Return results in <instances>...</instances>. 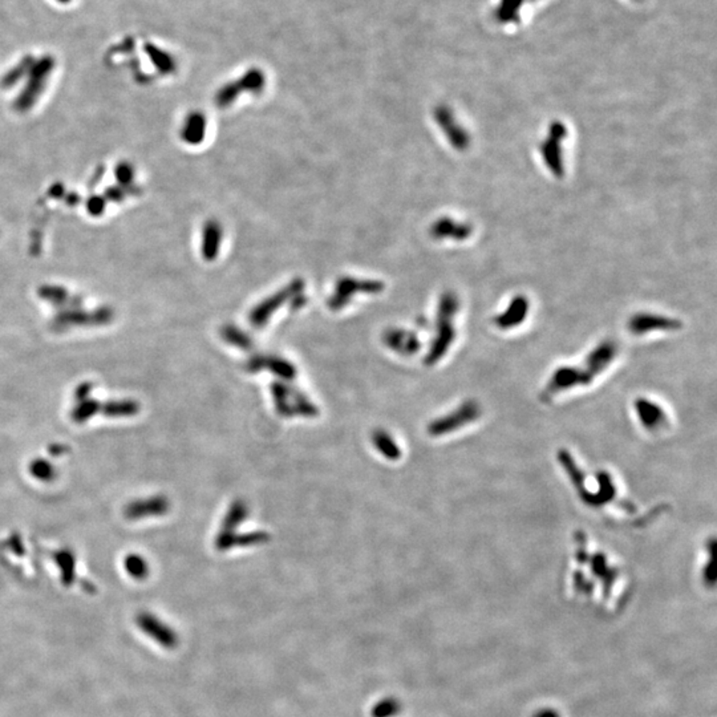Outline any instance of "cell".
Here are the masks:
<instances>
[{
    "label": "cell",
    "instance_id": "cell-1",
    "mask_svg": "<svg viewBox=\"0 0 717 717\" xmlns=\"http://www.w3.org/2000/svg\"><path fill=\"white\" fill-rule=\"evenodd\" d=\"M135 624L141 630L143 634L149 636L152 640L156 642L157 645H161L167 650L177 648L178 643H179V636L177 633L155 613H148V611L137 613Z\"/></svg>",
    "mask_w": 717,
    "mask_h": 717
},
{
    "label": "cell",
    "instance_id": "cell-2",
    "mask_svg": "<svg viewBox=\"0 0 717 717\" xmlns=\"http://www.w3.org/2000/svg\"><path fill=\"white\" fill-rule=\"evenodd\" d=\"M272 395L275 400V406L278 412L284 416L292 415H304L313 416L316 415V408L311 404L301 394H295L294 391L286 389L284 385L274 384Z\"/></svg>",
    "mask_w": 717,
    "mask_h": 717
},
{
    "label": "cell",
    "instance_id": "cell-3",
    "mask_svg": "<svg viewBox=\"0 0 717 717\" xmlns=\"http://www.w3.org/2000/svg\"><path fill=\"white\" fill-rule=\"evenodd\" d=\"M170 509V502L165 496H152L148 499L130 501L124 508V517L128 521H141L161 517Z\"/></svg>",
    "mask_w": 717,
    "mask_h": 717
},
{
    "label": "cell",
    "instance_id": "cell-4",
    "mask_svg": "<svg viewBox=\"0 0 717 717\" xmlns=\"http://www.w3.org/2000/svg\"><path fill=\"white\" fill-rule=\"evenodd\" d=\"M479 415V408L474 401H468L464 406L457 408V411L449 413L443 418H438L429 426V433L433 436H443L449 432H453L460 426H467L472 423Z\"/></svg>",
    "mask_w": 717,
    "mask_h": 717
},
{
    "label": "cell",
    "instance_id": "cell-5",
    "mask_svg": "<svg viewBox=\"0 0 717 717\" xmlns=\"http://www.w3.org/2000/svg\"><path fill=\"white\" fill-rule=\"evenodd\" d=\"M593 380L594 377L587 371V368L586 369L572 368V367L561 368V369H557L551 376L550 382L546 387V392L560 394V392L572 389L574 387L590 384Z\"/></svg>",
    "mask_w": 717,
    "mask_h": 717
},
{
    "label": "cell",
    "instance_id": "cell-6",
    "mask_svg": "<svg viewBox=\"0 0 717 717\" xmlns=\"http://www.w3.org/2000/svg\"><path fill=\"white\" fill-rule=\"evenodd\" d=\"M635 408H636V415H638L640 424L650 432H654V430L663 428L667 423V416H665L663 408L657 406L654 401H650L647 399H640L636 401Z\"/></svg>",
    "mask_w": 717,
    "mask_h": 717
},
{
    "label": "cell",
    "instance_id": "cell-7",
    "mask_svg": "<svg viewBox=\"0 0 717 717\" xmlns=\"http://www.w3.org/2000/svg\"><path fill=\"white\" fill-rule=\"evenodd\" d=\"M141 406L140 403L133 399H121V400H111L100 403V411L99 415H104L105 417H113V418H123V417L135 416L140 412Z\"/></svg>",
    "mask_w": 717,
    "mask_h": 717
},
{
    "label": "cell",
    "instance_id": "cell-8",
    "mask_svg": "<svg viewBox=\"0 0 717 717\" xmlns=\"http://www.w3.org/2000/svg\"><path fill=\"white\" fill-rule=\"evenodd\" d=\"M53 561L60 570V579L64 586H71L76 578V557L68 549L57 550L53 554Z\"/></svg>",
    "mask_w": 717,
    "mask_h": 717
},
{
    "label": "cell",
    "instance_id": "cell-9",
    "mask_svg": "<svg viewBox=\"0 0 717 717\" xmlns=\"http://www.w3.org/2000/svg\"><path fill=\"white\" fill-rule=\"evenodd\" d=\"M265 365H269L267 368L270 371H272L274 374H279V376L284 377V379H294V376H295L294 365L289 363L287 360L278 359V357H271V359H267V360H263L260 357L254 359V360H251L249 363V371H251V372L260 371Z\"/></svg>",
    "mask_w": 717,
    "mask_h": 717
},
{
    "label": "cell",
    "instance_id": "cell-10",
    "mask_svg": "<svg viewBox=\"0 0 717 717\" xmlns=\"http://www.w3.org/2000/svg\"><path fill=\"white\" fill-rule=\"evenodd\" d=\"M100 411V401H97L92 396L74 401V406L71 409L70 416L72 418L73 423L76 424H84L89 421L92 417L99 415Z\"/></svg>",
    "mask_w": 717,
    "mask_h": 717
},
{
    "label": "cell",
    "instance_id": "cell-11",
    "mask_svg": "<svg viewBox=\"0 0 717 717\" xmlns=\"http://www.w3.org/2000/svg\"><path fill=\"white\" fill-rule=\"evenodd\" d=\"M246 516H248L246 505L242 501L234 502L233 506H231V509L228 513V517L223 521V529L219 533L217 538H223V537L231 535L234 529L237 528V525H239L242 521L245 520Z\"/></svg>",
    "mask_w": 717,
    "mask_h": 717
},
{
    "label": "cell",
    "instance_id": "cell-12",
    "mask_svg": "<svg viewBox=\"0 0 717 717\" xmlns=\"http://www.w3.org/2000/svg\"><path fill=\"white\" fill-rule=\"evenodd\" d=\"M125 572L129 574L135 581H144L149 575V565L144 557L140 554H128L124 560Z\"/></svg>",
    "mask_w": 717,
    "mask_h": 717
},
{
    "label": "cell",
    "instance_id": "cell-13",
    "mask_svg": "<svg viewBox=\"0 0 717 717\" xmlns=\"http://www.w3.org/2000/svg\"><path fill=\"white\" fill-rule=\"evenodd\" d=\"M372 441H374L376 449H379L380 453L384 455L385 457L391 458V460L400 457V455H401L400 448L397 447L395 440L388 433H385L384 430L374 432Z\"/></svg>",
    "mask_w": 717,
    "mask_h": 717
},
{
    "label": "cell",
    "instance_id": "cell-14",
    "mask_svg": "<svg viewBox=\"0 0 717 717\" xmlns=\"http://www.w3.org/2000/svg\"><path fill=\"white\" fill-rule=\"evenodd\" d=\"M28 470H30V474L32 477L42 481V482H51L53 481L56 476H57V472H56V468L55 465L51 464L48 460L45 458H35L32 460L30 467H28Z\"/></svg>",
    "mask_w": 717,
    "mask_h": 717
},
{
    "label": "cell",
    "instance_id": "cell-15",
    "mask_svg": "<svg viewBox=\"0 0 717 717\" xmlns=\"http://www.w3.org/2000/svg\"><path fill=\"white\" fill-rule=\"evenodd\" d=\"M403 711L401 701L394 696L384 697L371 709L372 717H395Z\"/></svg>",
    "mask_w": 717,
    "mask_h": 717
},
{
    "label": "cell",
    "instance_id": "cell-16",
    "mask_svg": "<svg viewBox=\"0 0 717 717\" xmlns=\"http://www.w3.org/2000/svg\"><path fill=\"white\" fill-rule=\"evenodd\" d=\"M92 392H94V384L92 383L85 382V383L77 385V388L74 389V401L84 400V399L92 396Z\"/></svg>",
    "mask_w": 717,
    "mask_h": 717
},
{
    "label": "cell",
    "instance_id": "cell-17",
    "mask_svg": "<svg viewBox=\"0 0 717 717\" xmlns=\"http://www.w3.org/2000/svg\"><path fill=\"white\" fill-rule=\"evenodd\" d=\"M533 717H560V713L554 709L546 708V709H540L537 713H534Z\"/></svg>",
    "mask_w": 717,
    "mask_h": 717
},
{
    "label": "cell",
    "instance_id": "cell-18",
    "mask_svg": "<svg viewBox=\"0 0 717 717\" xmlns=\"http://www.w3.org/2000/svg\"><path fill=\"white\" fill-rule=\"evenodd\" d=\"M67 452V448L62 445V444H56V445H52L51 447V453L53 456H62Z\"/></svg>",
    "mask_w": 717,
    "mask_h": 717
}]
</instances>
